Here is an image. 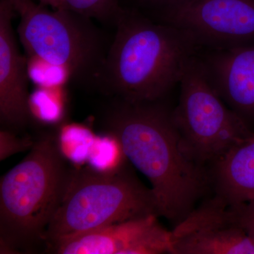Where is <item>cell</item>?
I'll use <instances>...</instances> for the list:
<instances>
[{
  "instance_id": "obj_1",
  "label": "cell",
  "mask_w": 254,
  "mask_h": 254,
  "mask_svg": "<svg viewBox=\"0 0 254 254\" xmlns=\"http://www.w3.org/2000/svg\"><path fill=\"white\" fill-rule=\"evenodd\" d=\"M161 101L114 98L101 123L123 155L150 182L160 216L176 225L205 193L208 177L203 165L184 149L173 110Z\"/></svg>"
},
{
  "instance_id": "obj_12",
  "label": "cell",
  "mask_w": 254,
  "mask_h": 254,
  "mask_svg": "<svg viewBox=\"0 0 254 254\" xmlns=\"http://www.w3.org/2000/svg\"><path fill=\"white\" fill-rule=\"evenodd\" d=\"M217 195L229 204L254 200V134L214 163Z\"/></svg>"
},
{
  "instance_id": "obj_17",
  "label": "cell",
  "mask_w": 254,
  "mask_h": 254,
  "mask_svg": "<svg viewBox=\"0 0 254 254\" xmlns=\"http://www.w3.org/2000/svg\"><path fill=\"white\" fill-rule=\"evenodd\" d=\"M40 3L50 6L53 9H68L64 0H39Z\"/></svg>"
},
{
  "instance_id": "obj_16",
  "label": "cell",
  "mask_w": 254,
  "mask_h": 254,
  "mask_svg": "<svg viewBox=\"0 0 254 254\" xmlns=\"http://www.w3.org/2000/svg\"><path fill=\"white\" fill-rule=\"evenodd\" d=\"M141 2L144 4L154 5V6H162L165 8L170 7L174 5L181 4V3L186 2L190 0H139Z\"/></svg>"
},
{
  "instance_id": "obj_9",
  "label": "cell",
  "mask_w": 254,
  "mask_h": 254,
  "mask_svg": "<svg viewBox=\"0 0 254 254\" xmlns=\"http://www.w3.org/2000/svg\"><path fill=\"white\" fill-rule=\"evenodd\" d=\"M152 214L117 222L76 236L55 241L45 252L54 254H170L171 231Z\"/></svg>"
},
{
  "instance_id": "obj_3",
  "label": "cell",
  "mask_w": 254,
  "mask_h": 254,
  "mask_svg": "<svg viewBox=\"0 0 254 254\" xmlns=\"http://www.w3.org/2000/svg\"><path fill=\"white\" fill-rule=\"evenodd\" d=\"M72 168L60 140L41 133L29 153L0 182V254H31L59 208Z\"/></svg>"
},
{
  "instance_id": "obj_14",
  "label": "cell",
  "mask_w": 254,
  "mask_h": 254,
  "mask_svg": "<svg viewBox=\"0 0 254 254\" xmlns=\"http://www.w3.org/2000/svg\"><path fill=\"white\" fill-rule=\"evenodd\" d=\"M34 140L29 138H20L18 133L1 128L0 129V161L18 153L30 150Z\"/></svg>"
},
{
  "instance_id": "obj_2",
  "label": "cell",
  "mask_w": 254,
  "mask_h": 254,
  "mask_svg": "<svg viewBox=\"0 0 254 254\" xmlns=\"http://www.w3.org/2000/svg\"><path fill=\"white\" fill-rule=\"evenodd\" d=\"M115 26L96 86L130 103L163 100L180 83L198 46L175 26L133 11L124 10Z\"/></svg>"
},
{
  "instance_id": "obj_6",
  "label": "cell",
  "mask_w": 254,
  "mask_h": 254,
  "mask_svg": "<svg viewBox=\"0 0 254 254\" xmlns=\"http://www.w3.org/2000/svg\"><path fill=\"white\" fill-rule=\"evenodd\" d=\"M174 123L187 154L203 165L215 163L234 145L253 136L247 123L224 103L204 62L192 57L180 82Z\"/></svg>"
},
{
  "instance_id": "obj_4",
  "label": "cell",
  "mask_w": 254,
  "mask_h": 254,
  "mask_svg": "<svg viewBox=\"0 0 254 254\" xmlns=\"http://www.w3.org/2000/svg\"><path fill=\"white\" fill-rule=\"evenodd\" d=\"M152 214L160 216L153 190L123 164L108 170L72 168L63 200L47 229L46 247L55 241Z\"/></svg>"
},
{
  "instance_id": "obj_10",
  "label": "cell",
  "mask_w": 254,
  "mask_h": 254,
  "mask_svg": "<svg viewBox=\"0 0 254 254\" xmlns=\"http://www.w3.org/2000/svg\"><path fill=\"white\" fill-rule=\"evenodd\" d=\"M15 14L10 0H0V124L18 133L27 127L31 112L27 60L13 28Z\"/></svg>"
},
{
  "instance_id": "obj_15",
  "label": "cell",
  "mask_w": 254,
  "mask_h": 254,
  "mask_svg": "<svg viewBox=\"0 0 254 254\" xmlns=\"http://www.w3.org/2000/svg\"><path fill=\"white\" fill-rule=\"evenodd\" d=\"M230 205L237 221L254 242V200Z\"/></svg>"
},
{
  "instance_id": "obj_5",
  "label": "cell",
  "mask_w": 254,
  "mask_h": 254,
  "mask_svg": "<svg viewBox=\"0 0 254 254\" xmlns=\"http://www.w3.org/2000/svg\"><path fill=\"white\" fill-rule=\"evenodd\" d=\"M10 1L19 16L16 33L30 58L64 69L78 83L96 86L109 47L91 18L33 0Z\"/></svg>"
},
{
  "instance_id": "obj_8",
  "label": "cell",
  "mask_w": 254,
  "mask_h": 254,
  "mask_svg": "<svg viewBox=\"0 0 254 254\" xmlns=\"http://www.w3.org/2000/svg\"><path fill=\"white\" fill-rule=\"evenodd\" d=\"M170 254H254V242L230 204L216 194L175 225Z\"/></svg>"
},
{
  "instance_id": "obj_11",
  "label": "cell",
  "mask_w": 254,
  "mask_h": 254,
  "mask_svg": "<svg viewBox=\"0 0 254 254\" xmlns=\"http://www.w3.org/2000/svg\"><path fill=\"white\" fill-rule=\"evenodd\" d=\"M203 60L224 102L246 123L254 121V44L215 50Z\"/></svg>"
},
{
  "instance_id": "obj_7",
  "label": "cell",
  "mask_w": 254,
  "mask_h": 254,
  "mask_svg": "<svg viewBox=\"0 0 254 254\" xmlns=\"http://www.w3.org/2000/svg\"><path fill=\"white\" fill-rule=\"evenodd\" d=\"M163 18L198 47L254 44V0H190L164 9Z\"/></svg>"
},
{
  "instance_id": "obj_13",
  "label": "cell",
  "mask_w": 254,
  "mask_h": 254,
  "mask_svg": "<svg viewBox=\"0 0 254 254\" xmlns=\"http://www.w3.org/2000/svg\"><path fill=\"white\" fill-rule=\"evenodd\" d=\"M68 9L102 23L116 24L124 10L118 0H64Z\"/></svg>"
}]
</instances>
